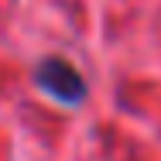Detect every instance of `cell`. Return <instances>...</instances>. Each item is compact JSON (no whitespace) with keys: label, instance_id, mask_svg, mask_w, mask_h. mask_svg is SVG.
I'll use <instances>...</instances> for the list:
<instances>
[{"label":"cell","instance_id":"6da1fadb","mask_svg":"<svg viewBox=\"0 0 161 161\" xmlns=\"http://www.w3.org/2000/svg\"><path fill=\"white\" fill-rule=\"evenodd\" d=\"M34 82L52 99H58L65 106H79L86 99V79H82V72L72 62H65V58H45V62H38Z\"/></svg>","mask_w":161,"mask_h":161}]
</instances>
